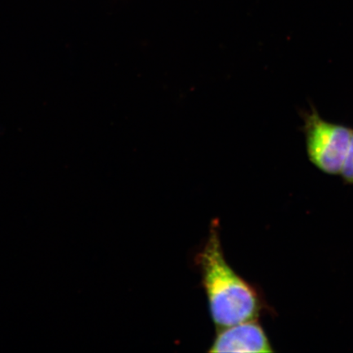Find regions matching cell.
I'll return each instance as SVG.
<instances>
[{
	"label": "cell",
	"mask_w": 353,
	"mask_h": 353,
	"mask_svg": "<svg viewBox=\"0 0 353 353\" xmlns=\"http://www.w3.org/2000/svg\"><path fill=\"white\" fill-rule=\"evenodd\" d=\"M341 175L346 183L353 184V134L348 148L345 161L343 163Z\"/></svg>",
	"instance_id": "cell-4"
},
{
	"label": "cell",
	"mask_w": 353,
	"mask_h": 353,
	"mask_svg": "<svg viewBox=\"0 0 353 353\" xmlns=\"http://www.w3.org/2000/svg\"><path fill=\"white\" fill-rule=\"evenodd\" d=\"M210 352H272L266 334L257 321L242 322L218 330Z\"/></svg>",
	"instance_id": "cell-3"
},
{
	"label": "cell",
	"mask_w": 353,
	"mask_h": 353,
	"mask_svg": "<svg viewBox=\"0 0 353 353\" xmlns=\"http://www.w3.org/2000/svg\"><path fill=\"white\" fill-rule=\"evenodd\" d=\"M300 116L308 160L325 174H341L353 134L352 128L325 121L313 105L310 112H302Z\"/></svg>",
	"instance_id": "cell-2"
},
{
	"label": "cell",
	"mask_w": 353,
	"mask_h": 353,
	"mask_svg": "<svg viewBox=\"0 0 353 353\" xmlns=\"http://www.w3.org/2000/svg\"><path fill=\"white\" fill-rule=\"evenodd\" d=\"M218 229L217 222L212 223L208 241L197 254L196 263L212 320L219 330L257 319L263 304L254 287L237 275L225 259Z\"/></svg>",
	"instance_id": "cell-1"
}]
</instances>
